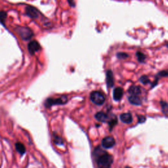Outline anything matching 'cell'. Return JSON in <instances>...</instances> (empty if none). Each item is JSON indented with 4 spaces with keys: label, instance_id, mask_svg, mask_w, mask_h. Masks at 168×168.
<instances>
[{
    "label": "cell",
    "instance_id": "1",
    "mask_svg": "<svg viewBox=\"0 0 168 168\" xmlns=\"http://www.w3.org/2000/svg\"><path fill=\"white\" fill-rule=\"evenodd\" d=\"M94 156H96V162L99 168H110L113 163V158L107 152L103 151L98 147L95 149Z\"/></svg>",
    "mask_w": 168,
    "mask_h": 168
},
{
    "label": "cell",
    "instance_id": "2",
    "mask_svg": "<svg viewBox=\"0 0 168 168\" xmlns=\"http://www.w3.org/2000/svg\"><path fill=\"white\" fill-rule=\"evenodd\" d=\"M15 31L24 41H28L34 36L32 30L26 26H17L15 28Z\"/></svg>",
    "mask_w": 168,
    "mask_h": 168
},
{
    "label": "cell",
    "instance_id": "3",
    "mask_svg": "<svg viewBox=\"0 0 168 168\" xmlns=\"http://www.w3.org/2000/svg\"><path fill=\"white\" fill-rule=\"evenodd\" d=\"M90 99L97 105H102L105 101L104 95L99 91H93L90 95Z\"/></svg>",
    "mask_w": 168,
    "mask_h": 168
},
{
    "label": "cell",
    "instance_id": "4",
    "mask_svg": "<svg viewBox=\"0 0 168 168\" xmlns=\"http://www.w3.org/2000/svg\"><path fill=\"white\" fill-rule=\"evenodd\" d=\"M67 97L66 96H63L59 98L56 99H48L46 101V107H51V106L53 105H60L66 104L67 102Z\"/></svg>",
    "mask_w": 168,
    "mask_h": 168
},
{
    "label": "cell",
    "instance_id": "5",
    "mask_svg": "<svg viewBox=\"0 0 168 168\" xmlns=\"http://www.w3.org/2000/svg\"><path fill=\"white\" fill-rule=\"evenodd\" d=\"M26 15L32 19H36L39 17L40 13L36 7L31 5H28L26 7Z\"/></svg>",
    "mask_w": 168,
    "mask_h": 168
},
{
    "label": "cell",
    "instance_id": "6",
    "mask_svg": "<svg viewBox=\"0 0 168 168\" xmlns=\"http://www.w3.org/2000/svg\"><path fill=\"white\" fill-rule=\"evenodd\" d=\"M41 49V46L37 41L32 40L28 44V50L31 55H34Z\"/></svg>",
    "mask_w": 168,
    "mask_h": 168
},
{
    "label": "cell",
    "instance_id": "7",
    "mask_svg": "<svg viewBox=\"0 0 168 168\" xmlns=\"http://www.w3.org/2000/svg\"><path fill=\"white\" fill-rule=\"evenodd\" d=\"M116 144V141L112 137H107L102 141V146L104 148H112Z\"/></svg>",
    "mask_w": 168,
    "mask_h": 168
},
{
    "label": "cell",
    "instance_id": "8",
    "mask_svg": "<svg viewBox=\"0 0 168 168\" xmlns=\"http://www.w3.org/2000/svg\"><path fill=\"white\" fill-rule=\"evenodd\" d=\"M106 82H107V87L111 88L114 86V76L113 73L110 70H108L106 73Z\"/></svg>",
    "mask_w": 168,
    "mask_h": 168
},
{
    "label": "cell",
    "instance_id": "9",
    "mask_svg": "<svg viewBox=\"0 0 168 168\" xmlns=\"http://www.w3.org/2000/svg\"><path fill=\"white\" fill-rule=\"evenodd\" d=\"M123 90L121 87L115 88L113 91V99L114 100L118 101L120 100L123 97Z\"/></svg>",
    "mask_w": 168,
    "mask_h": 168
},
{
    "label": "cell",
    "instance_id": "10",
    "mask_svg": "<svg viewBox=\"0 0 168 168\" xmlns=\"http://www.w3.org/2000/svg\"><path fill=\"white\" fill-rule=\"evenodd\" d=\"M120 120L122 122L127 123V124H130L133 122V117L131 113L127 112V113H123L120 116Z\"/></svg>",
    "mask_w": 168,
    "mask_h": 168
},
{
    "label": "cell",
    "instance_id": "11",
    "mask_svg": "<svg viewBox=\"0 0 168 168\" xmlns=\"http://www.w3.org/2000/svg\"><path fill=\"white\" fill-rule=\"evenodd\" d=\"M95 118L100 122H107L108 120V116L107 114L103 112H97L95 116Z\"/></svg>",
    "mask_w": 168,
    "mask_h": 168
},
{
    "label": "cell",
    "instance_id": "12",
    "mask_svg": "<svg viewBox=\"0 0 168 168\" xmlns=\"http://www.w3.org/2000/svg\"><path fill=\"white\" fill-rule=\"evenodd\" d=\"M128 100H129V102L133 104V105H135V106H139L141 105V100L137 96L135 95H131L130 97H128Z\"/></svg>",
    "mask_w": 168,
    "mask_h": 168
},
{
    "label": "cell",
    "instance_id": "13",
    "mask_svg": "<svg viewBox=\"0 0 168 168\" xmlns=\"http://www.w3.org/2000/svg\"><path fill=\"white\" fill-rule=\"evenodd\" d=\"M162 77H168V70H163V71L160 72L156 75V80H154V82L152 83V88L154 87L157 85L158 79L160 78H162Z\"/></svg>",
    "mask_w": 168,
    "mask_h": 168
},
{
    "label": "cell",
    "instance_id": "14",
    "mask_svg": "<svg viewBox=\"0 0 168 168\" xmlns=\"http://www.w3.org/2000/svg\"><path fill=\"white\" fill-rule=\"evenodd\" d=\"M128 93H129L131 95L137 96L141 93V90L139 86H132L130 87V89H128Z\"/></svg>",
    "mask_w": 168,
    "mask_h": 168
},
{
    "label": "cell",
    "instance_id": "15",
    "mask_svg": "<svg viewBox=\"0 0 168 168\" xmlns=\"http://www.w3.org/2000/svg\"><path fill=\"white\" fill-rule=\"evenodd\" d=\"M15 148L16 151L18 152L21 155H23L26 152V148L24 145L21 143H16L15 144Z\"/></svg>",
    "mask_w": 168,
    "mask_h": 168
},
{
    "label": "cell",
    "instance_id": "16",
    "mask_svg": "<svg viewBox=\"0 0 168 168\" xmlns=\"http://www.w3.org/2000/svg\"><path fill=\"white\" fill-rule=\"evenodd\" d=\"M136 56L137 57V60L141 63H143L146 60V55L142 52L137 51L136 53Z\"/></svg>",
    "mask_w": 168,
    "mask_h": 168
},
{
    "label": "cell",
    "instance_id": "17",
    "mask_svg": "<svg viewBox=\"0 0 168 168\" xmlns=\"http://www.w3.org/2000/svg\"><path fill=\"white\" fill-rule=\"evenodd\" d=\"M160 104L162 107V110L164 114H168V104L164 101H161Z\"/></svg>",
    "mask_w": 168,
    "mask_h": 168
},
{
    "label": "cell",
    "instance_id": "18",
    "mask_svg": "<svg viewBox=\"0 0 168 168\" xmlns=\"http://www.w3.org/2000/svg\"><path fill=\"white\" fill-rule=\"evenodd\" d=\"M7 13L5 11H0V23L4 24V23L5 22V20L7 19Z\"/></svg>",
    "mask_w": 168,
    "mask_h": 168
},
{
    "label": "cell",
    "instance_id": "19",
    "mask_svg": "<svg viewBox=\"0 0 168 168\" xmlns=\"http://www.w3.org/2000/svg\"><path fill=\"white\" fill-rule=\"evenodd\" d=\"M117 58L119 59H126L129 57V55L127 54L126 53H123V52H120L116 54Z\"/></svg>",
    "mask_w": 168,
    "mask_h": 168
},
{
    "label": "cell",
    "instance_id": "20",
    "mask_svg": "<svg viewBox=\"0 0 168 168\" xmlns=\"http://www.w3.org/2000/svg\"><path fill=\"white\" fill-rule=\"evenodd\" d=\"M139 81L142 83L143 84H144V85H146V84H148V83H150V79H148V78L147 76H142L140 78H139Z\"/></svg>",
    "mask_w": 168,
    "mask_h": 168
},
{
    "label": "cell",
    "instance_id": "21",
    "mask_svg": "<svg viewBox=\"0 0 168 168\" xmlns=\"http://www.w3.org/2000/svg\"><path fill=\"white\" fill-rule=\"evenodd\" d=\"M108 124H109L110 130L112 131V130L113 129V127H114V126H116L117 124V120H116V119H112L111 121H110L108 122Z\"/></svg>",
    "mask_w": 168,
    "mask_h": 168
},
{
    "label": "cell",
    "instance_id": "22",
    "mask_svg": "<svg viewBox=\"0 0 168 168\" xmlns=\"http://www.w3.org/2000/svg\"><path fill=\"white\" fill-rule=\"evenodd\" d=\"M54 141L55 143L57 144H63V141L62 139L60 137L57 135H54Z\"/></svg>",
    "mask_w": 168,
    "mask_h": 168
},
{
    "label": "cell",
    "instance_id": "23",
    "mask_svg": "<svg viewBox=\"0 0 168 168\" xmlns=\"http://www.w3.org/2000/svg\"><path fill=\"white\" fill-rule=\"evenodd\" d=\"M146 121V118L144 116H138V122L139 123H143Z\"/></svg>",
    "mask_w": 168,
    "mask_h": 168
},
{
    "label": "cell",
    "instance_id": "24",
    "mask_svg": "<svg viewBox=\"0 0 168 168\" xmlns=\"http://www.w3.org/2000/svg\"><path fill=\"white\" fill-rule=\"evenodd\" d=\"M68 2L69 3V5L70 6H72V7H74L75 6V2L74 0H68Z\"/></svg>",
    "mask_w": 168,
    "mask_h": 168
},
{
    "label": "cell",
    "instance_id": "25",
    "mask_svg": "<svg viewBox=\"0 0 168 168\" xmlns=\"http://www.w3.org/2000/svg\"><path fill=\"white\" fill-rule=\"evenodd\" d=\"M126 168H131V167H130L129 166H127V167H126Z\"/></svg>",
    "mask_w": 168,
    "mask_h": 168
}]
</instances>
